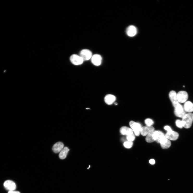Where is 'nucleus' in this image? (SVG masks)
Returning a JSON list of instances; mask_svg holds the SVG:
<instances>
[{"mask_svg":"<svg viewBox=\"0 0 193 193\" xmlns=\"http://www.w3.org/2000/svg\"><path fill=\"white\" fill-rule=\"evenodd\" d=\"M164 136V133L160 131L154 130L147 136L146 140L148 143L155 141L159 143L162 138Z\"/></svg>","mask_w":193,"mask_h":193,"instance_id":"f257e3e1","label":"nucleus"},{"mask_svg":"<svg viewBox=\"0 0 193 193\" xmlns=\"http://www.w3.org/2000/svg\"><path fill=\"white\" fill-rule=\"evenodd\" d=\"M182 121L184 127L187 129L189 128L193 122V114L191 113L186 114L182 117Z\"/></svg>","mask_w":193,"mask_h":193,"instance_id":"f03ea898","label":"nucleus"},{"mask_svg":"<svg viewBox=\"0 0 193 193\" xmlns=\"http://www.w3.org/2000/svg\"><path fill=\"white\" fill-rule=\"evenodd\" d=\"M129 124L135 135L137 136H139L140 135L142 128L141 125L138 123L132 121L130 122Z\"/></svg>","mask_w":193,"mask_h":193,"instance_id":"7ed1b4c3","label":"nucleus"},{"mask_svg":"<svg viewBox=\"0 0 193 193\" xmlns=\"http://www.w3.org/2000/svg\"><path fill=\"white\" fill-rule=\"evenodd\" d=\"M177 100L179 103H185L188 98V95L186 91H181L179 92L177 94Z\"/></svg>","mask_w":193,"mask_h":193,"instance_id":"20e7f679","label":"nucleus"},{"mask_svg":"<svg viewBox=\"0 0 193 193\" xmlns=\"http://www.w3.org/2000/svg\"><path fill=\"white\" fill-rule=\"evenodd\" d=\"M174 113L177 116L182 118L186 114L183 106L180 103L175 108Z\"/></svg>","mask_w":193,"mask_h":193,"instance_id":"39448f33","label":"nucleus"},{"mask_svg":"<svg viewBox=\"0 0 193 193\" xmlns=\"http://www.w3.org/2000/svg\"><path fill=\"white\" fill-rule=\"evenodd\" d=\"M70 60L72 63L75 65H79L83 63L84 60L78 55L73 54L71 56Z\"/></svg>","mask_w":193,"mask_h":193,"instance_id":"423d86ee","label":"nucleus"},{"mask_svg":"<svg viewBox=\"0 0 193 193\" xmlns=\"http://www.w3.org/2000/svg\"><path fill=\"white\" fill-rule=\"evenodd\" d=\"M79 56L85 61L91 59L93 55L92 53L90 50L84 49L80 52Z\"/></svg>","mask_w":193,"mask_h":193,"instance_id":"0eeeda50","label":"nucleus"},{"mask_svg":"<svg viewBox=\"0 0 193 193\" xmlns=\"http://www.w3.org/2000/svg\"><path fill=\"white\" fill-rule=\"evenodd\" d=\"M4 188L9 191L15 190L16 188L15 183L13 181L10 180L5 181L4 183Z\"/></svg>","mask_w":193,"mask_h":193,"instance_id":"6e6552de","label":"nucleus"},{"mask_svg":"<svg viewBox=\"0 0 193 193\" xmlns=\"http://www.w3.org/2000/svg\"><path fill=\"white\" fill-rule=\"evenodd\" d=\"M177 94L176 92L173 90L171 91L169 94L170 98L174 108L180 103L177 100Z\"/></svg>","mask_w":193,"mask_h":193,"instance_id":"1a4fd4ad","label":"nucleus"},{"mask_svg":"<svg viewBox=\"0 0 193 193\" xmlns=\"http://www.w3.org/2000/svg\"><path fill=\"white\" fill-rule=\"evenodd\" d=\"M91 59L92 63L95 66H98L102 64V58L99 54H95L93 55Z\"/></svg>","mask_w":193,"mask_h":193,"instance_id":"9d476101","label":"nucleus"},{"mask_svg":"<svg viewBox=\"0 0 193 193\" xmlns=\"http://www.w3.org/2000/svg\"><path fill=\"white\" fill-rule=\"evenodd\" d=\"M179 136V134L177 132L173 131L172 130L167 132L165 135L167 139L169 140L172 141L177 140Z\"/></svg>","mask_w":193,"mask_h":193,"instance_id":"9b49d317","label":"nucleus"},{"mask_svg":"<svg viewBox=\"0 0 193 193\" xmlns=\"http://www.w3.org/2000/svg\"><path fill=\"white\" fill-rule=\"evenodd\" d=\"M154 127L152 126H144L142 127L140 131V133L143 136H147L154 130Z\"/></svg>","mask_w":193,"mask_h":193,"instance_id":"f8f14e48","label":"nucleus"},{"mask_svg":"<svg viewBox=\"0 0 193 193\" xmlns=\"http://www.w3.org/2000/svg\"><path fill=\"white\" fill-rule=\"evenodd\" d=\"M160 144L161 147L164 149H167L169 148L171 145V143L169 140L164 136L160 140Z\"/></svg>","mask_w":193,"mask_h":193,"instance_id":"ddd939ff","label":"nucleus"},{"mask_svg":"<svg viewBox=\"0 0 193 193\" xmlns=\"http://www.w3.org/2000/svg\"><path fill=\"white\" fill-rule=\"evenodd\" d=\"M64 148L63 144L61 142H59L53 145L52 149L54 153H60Z\"/></svg>","mask_w":193,"mask_h":193,"instance_id":"4468645a","label":"nucleus"},{"mask_svg":"<svg viewBox=\"0 0 193 193\" xmlns=\"http://www.w3.org/2000/svg\"><path fill=\"white\" fill-rule=\"evenodd\" d=\"M116 98L115 96L111 94L106 95L104 98L105 102L108 105L113 104L115 102Z\"/></svg>","mask_w":193,"mask_h":193,"instance_id":"2eb2a0df","label":"nucleus"},{"mask_svg":"<svg viewBox=\"0 0 193 193\" xmlns=\"http://www.w3.org/2000/svg\"><path fill=\"white\" fill-rule=\"evenodd\" d=\"M126 32L128 36L131 37L134 36L136 34L137 30L135 26H130L128 27Z\"/></svg>","mask_w":193,"mask_h":193,"instance_id":"dca6fc26","label":"nucleus"},{"mask_svg":"<svg viewBox=\"0 0 193 193\" xmlns=\"http://www.w3.org/2000/svg\"><path fill=\"white\" fill-rule=\"evenodd\" d=\"M120 131L122 134L128 136L133 134V132L132 128L126 126L122 127Z\"/></svg>","mask_w":193,"mask_h":193,"instance_id":"f3484780","label":"nucleus"},{"mask_svg":"<svg viewBox=\"0 0 193 193\" xmlns=\"http://www.w3.org/2000/svg\"><path fill=\"white\" fill-rule=\"evenodd\" d=\"M183 107L186 112L191 113L193 112V103L190 101H186Z\"/></svg>","mask_w":193,"mask_h":193,"instance_id":"a211bd4d","label":"nucleus"},{"mask_svg":"<svg viewBox=\"0 0 193 193\" xmlns=\"http://www.w3.org/2000/svg\"><path fill=\"white\" fill-rule=\"evenodd\" d=\"M70 150L67 147H64L60 152L59 157L61 159H65L68 154Z\"/></svg>","mask_w":193,"mask_h":193,"instance_id":"6ab92c4d","label":"nucleus"},{"mask_svg":"<svg viewBox=\"0 0 193 193\" xmlns=\"http://www.w3.org/2000/svg\"><path fill=\"white\" fill-rule=\"evenodd\" d=\"M133 145V143L132 142L128 141L124 142L123 144L124 146L127 149L131 148L132 147Z\"/></svg>","mask_w":193,"mask_h":193,"instance_id":"aec40b11","label":"nucleus"},{"mask_svg":"<svg viewBox=\"0 0 193 193\" xmlns=\"http://www.w3.org/2000/svg\"><path fill=\"white\" fill-rule=\"evenodd\" d=\"M145 123L147 126H152L154 123L153 121L150 119H147L145 121Z\"/></svg>","mask_w":193,"mask_h":193,"instance_id":"412c9836","label":"nucleus"},{"mask_svg":"<svg viewBox=\"0 0 193 193\" xmlns=\"http://www.w3.org/2000/svg\"><path fill=\"white\" fill-rule=\"evenodd\" d=\"M135 139V136L134 134L127 136V139L128 141L132 142Z\"/></svg>","mask_w":193,"mask_h":193,"instance_id":"4be33fe9","label":"nucleus"},{"mask_svg":"<svg viewBox=\"0 0 193 193\" xmlns=\"http://www.w3.org/2000/svg\"><path fill=\"white\" fill-rule=\"evenodd\" d=\"M176 126L178 128H182L183 127V125L182 121L177 120L176 121Z\"/></svg>","mask_w":193,"mask_h":193,"instance_id":"5701e85b","label":"nucleus"},{"mask_svg":"<svg viewBox=\"0 0 193 193\" xmlns=\"http://www.w3.org/2000/svg\"><path fill=\"white\" fill-rule=\"evenodd\" d=\"M164 129L165 130L167 131V132L172 130L170 127L168 126H165L164 127Z\"/></svg>","mask_w":193,"mask_h":193,"instance_id":"b1692460","label":"nucleus"},{"mask_svg":"<svg viewBox=\"0 0 193 193\" xmlns=\"http://www.w3.org/2000/svg\"><path fill=\"white\" fill-rule=\"evenodd\" d=\"M149 163L153 165L155 163V161L154 159H152L150 160Z\"/></svg>","mask_w":193,"mask_h":193,"instance_id":"393cba45","label":"nucleus"},{"mask_svg":"<svg viewBox=\"0 0 193 193\" xmlns=\"http://www.w3.org/2000/svg\"><path fill=\"white\" fill-rule=\"evenodd\" d=\"M8 193H21L19 191H9Z\"/></svg>","mask_w":193,"mask_h":193,"instance_id":"a878e982","label":"nucleus"},{"mask_svg":"<svg viewBox=\"0 0 193 193\" xmlns=\"http://www.w3.org/2000/svg\"><path fill=\"white\" fill-rule=\"evenodd\" d=\"M90 165H89V168L88 169H89L90 168Z\"/></svg>","mask_w":193,"mask_h":193,"instance_id":"bb28decb","label":"nucleus"},{"mask_svg":"<svg viewBox=\"0 0 193 193\" xmlns=\"http://www.w3.org/2000/svg\"><path fill=\"white\" fill-rule=\"evenodd\" d=\"M117 103H115V105H117Z\"/></svg>","mask_w":193,"mask_h":193,"instance_id":"cd10ccee","label":"nucleus"}]
</instances>
